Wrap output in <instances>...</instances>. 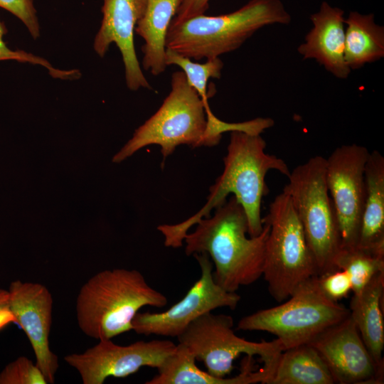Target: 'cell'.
<instances>
[{"label":"cell","mask_w":384,"mask_h":384,"mask_svg":"<svg viewBox=\"0 0 384 384\" xmlns=\"http://www.w3.org/2000/svg\"><path fill=\"white\" fill-rule=\"evenodd\" d=\"M181 0H146L144 14L139 19L135 33L141 36L142 66L157 76L166 70V38L172 18Z\"/></svg>","instance_id":"20"},{"label":"cell","mask_w":384,"mask_h":384,"mask_svg":"<svg viewBox=\"0 0 384 384\" xmlns=\"http://www.w3.org/2000/svg\"><path fill=\"white\" fill-rule=\"evenodd\" d=\"M270 225L263 273L271 296L282 302L307 279L318 276L317 266L302 225L284 192L271 202L262 222Z\"/></svg>","instance_id":"7"},{"label":"cell","mask_w":384,"mask_h":384,"mask_svg":"<svg viewBox=\"0 0 384 384\" xmlns=\"http://www.w3.org/2000/svg\"><path fill=\"white\" fill-rule=\"evenodd\" d=\"M291 21L280 0H250L228 14H203L180 22L171 21L166 48L191 60L218 58L239 48L260 28L289 24Z\"/></svg>","instance_id":"4"},{"label":"cell","mask_w":384,"mask_h":384,"mask_svg":"<svg viewBox=\"0 0 384 384\" xmlns=\"http://www.w3.org/2000/svg\"><path fill=\"white\" fill-rule=\"evenodd\" d=\"M166 63L167 66L174 65L181 68L190 85L198 92L206 107L210 108L207 85L210 78L221 77L223 63L220 58L206 59L204 63H199L166 48Z\"/></svg>","instance_id":"24"},{"label":"cell","mask_w":384,"mask_h":384,"mask_svg":"<svg viewBox=\"0 0 384 384\" xmlns=\"http://www.w3.org/2000/svg\"><path fill=\"white\" fill-rule=\"evenodd\" d=\"M210 0H181L173 22H180L203 14L209 7Z\"/></svg>","instance_id":"29"},{"label":"cell","mask_w":384,"mask_h":384,"mask_svg":"<svg viewBox=\"0 0 384 384\" xmlns=\"http://www.w3.org/2000/svg\"><path fill=\"white\" fill-rule=\"evenodd\" d=\"M344 19L341 9L323 1L311 15L313 26L297 49L303 60L314 59L340 79L347 78L351 70L345 60Z\"/></svg>","instance_id":"16"},{"label":"cell","mask_w":384,"mask_h":384,"mask_svg":"<svg viewBox=\"0 0 384 384\" xmlns=\"http://www.w3.org/2000/svg\"><path fill=\"white\" fill-rule=\"evenodd\" d=\"M262 223L260 234L247 238L246 214L233 196L215 209L213 215L201 219L193 233L185 235V252L188 256L206 253L215 265L213 276L216 284L235 292L262 275L270 229L268 223Z\"/></svg>","instance_id":"2"},{"label":"cell","mask_w":384,"mask_h":384,"mask_svg":"<svg viewBox=\"0 0 384 384\" xmlns=\"http://www.w3.org/2000/svg\"><path fill=\"white\" fill-rule=\"evenodd\" d=\"M11 323H15V319L9 306L8 289L0 288V331Z\"/></svg>","instance_id":"30"},{"label":"cell","mask_w":384,"mask_h":384,"mask_svg":"<svg viewBox=\"0 0 384 384\" xmlns=\"http://www.w3.org/2000/svg\"><path fill=\"white\" fill-rule=\"evenodd\" d=\"M326 363L309 343L282 351L267 384H334Z\"/></svg>","instance_id":"21"},{"label":"cell","mask_w":384,"mask_h":384,"mask_svg":"<svg viewBox=\"0 0 384 384\" xmlns=\"http://www.w3.org/2000/svg\"><path fill=\"white\" fill-rule=\"evenodd\" d=\"M344 23L345 60L351 70L384 56V27L375 22L373 14L351 11Z\"/></svg>","instance_id":"22"},{"label":"cell","mask_w":384,"mask_h":384,"mask_svg":"<svg viewBox=\"0 0 384 384\" xmlns=\"http://www.w3.org/2000/svg\"><path fill=\"white\" fill-rule=\"evenodd\" d=\"M366 198L356 247L384 257V157L370 152L365 167Z\"/></svg>","instance_id":"18"},{"label":"cell","mask_w":384,"mask_h":384,"mask_svg":"<svg viewBox=\"0 0 384 384\" xmlns=\"http://www.w3.org/2000/svg\"><path fill=\"white\" fill-rule=\"evenodd\" d=\"M0 384H48L43 373L31 359L19 356L0 371Z\"/></svg>","instance_id":"26"},{"label":"cell","mask_w":384,"mask_h":384,"mask_svg":"<svg viewBox=\"0 0 384 384\" xmlns=\"http://www.w3.org/2000/svg\"><path fill=\"white\" fill-rule=\"evenodd\" d=\"M281 304L242 317L237 329L274 335L284 351L309 343L317 335L350 314L349 309L329 299L317 276L301 284Z\"/></svg>","instance_id":"8"},{"label":"cell","mask_w":384,"mask_h":384,"mask_svg":"<svg viewBox=\"0 0 384 384\" xmlns=\"http://www.w3.org/2000/svg\"><path fill=\"white\" fill-rule=\"evenodd\" d=\"M329 367L335 383H383L384 365L377 364L350 314L309 343Z\"/></svg>","instance_id":"13"},{"label":"cell","mask_w":384,"mask_h":384,"mask_svg":"<svg viewBox=\"0 0 384 384\" xmlns=\"http://www.w3.org/2000/svg\"><path fill=\"white\" fill-rule=\"evenodd\" d=\"M0 7L21 20L33 39L40 36V24L33 0H0Z\"/></svg>","instance_id":"27"},{"label":"cell","mask_w":384,"mask_h":384,"mask_svg":"<svg viewBox=\"0 0 384 384\" xmlns=\"http://www.w3.org/2000/svg\"><path fill=\"white\" fill-rule=\"evenodd\" d=\"M171 85V91L160 107L113 156L114 163H120L151 144L161 147L164 162L181 144L210 147L220 142L222 137L214 132L208 122L213 113L190 85L182 70L172 74Z\"/></svg>","instance_id":"5"},{"label":"cell","mask_w":384,"mask_h":384,"mask_svg":"<svg viewBox=\"0 0 384 384\" xmlns=\"http://www.w3.org/2000/svg\"><path fill=\"white\" fill-rule=\"evenodd\" d=\"M168 300L136 270L99 272L80 288L75 311L79 328L88 337L107 340L132 330V321L145 306L164 307Z\"/></svg>","instance_id":"3"},{"label":"cell","mask_w":384,"mask_h":384,"mask_svg":"<svg viewBox=\"0 0 384 384\" xmlns=\"http://www.w3.org/2000/svg\"><path fill=\"white\" fill-rule=\"evenodd\" d=\"M335 267L348 274L352 292L357 294L375 275L384 272V257L375 255L356 246L341 248L335 260Z\"/></svg>","instance_id":"23"},{"label":"cell","mask_w":384,"mask_h":384,"mask_svg":"<svg viewBox=\"0 0 384 384\" xmlns=\"http://www.w3.org/2000/svg\"><path fill=\"white\" fill-rule=\"evenodd\" d=\"M10 309L33 348L36 364L47 383L53 384L58 369V358L50 348L53 299L49 289L36 282L16 279L9 289Z\"/></svg>","instance_id":"14"},{"label":"cell","mask_w":384,"mask_h":384,"mask_svg":"<svg viewBox=\"0 0 384 384\" xmlns=\"http://www.w3.org/2000/svg\"><path fill=\"white\" fill-rule=\"evenodd\" d=\"M176 344L169 340L138 341L127 346L100 340L82 353L64 357L79 373L83 384H102L110 377L124 378L148 366L159 368Z\"/></svg>","instance_id":"12"},{"label":"cell","mask_w":384,"mask_h":384,"mask_svg":"<svg viewBox=\"0 0 384 384\" xmlns=\"http://www.w3.org/2000/svg\"><path fill=\"white\" fill-rule=\"evenodd\" d=\"M370 152L356 144L336 148L326 159V182L338 218L341 248L357 245L366 198L365 167Z\"/></svg>","instance_id":"11"},{"label":"cell","mask_w":384,"mask_h":384,"mask_svg":"<svg viewBox=\"0 0 384 384\" xmlns=\"http://www.w3.org/2000/svg\"><path fill=\"white\" fill-rule=\"evenodd\" d=\"M265 149L266 142L261 134L230 132L227 154L223 158V171L210 187L205 206L186 220L157 227L164 236L165 246H182L189 229L222 206L231 193L245 210L250 236L260 234L263 228L261 204L263 197L269 193L265 176L270 170H276L287 177L291 171L283 159L266 153Z\"/></svg>","instance_id":"1"},{"label":"cell","mask_w":384,"mask_h":384,"mask_svg":"<svg viewBox=\"0 0 384 384\" xmlns=\"http://www.w3.org/2000/svg\"><path fill=\"white\" fill-rule=\"evenodd\" d=\"M233 324L230 315L206 313L191 322L177 337L178 343L187 348L196 361L204 363L207 372L217 378L230 375L234 361L241 354L257 356L270 380L284 351L282 344L277 338L260 342L245 340L235 334Z\"/></svg>","instance_id":"9"},{"label":"cell","mask_w":384,"mask_h":384,"mask_svg":"<svg viewBox=\"0 0 384 384\" xmlns=\"http://www.w3.org/2000/svg\"><path fill=\"white\" fill-rule=\"evenodd\" d=\"M201 268V277L186 294L163 312H138L132 321V330L145 336L178 337L186 327L201 316L214 309L228 307L235 309L240 301L236 292L225 290L216 284L213 276V263L202 252L194 254Z\"/></svg>","instance_id":"10"},{"label":"cell","mask_w":384,"mask_h":384,"mask_svg":"<svg viewBox=\"0 0 384 384\" xmlns=\"http://www.w3.org/2000/svg\"><path fill=\"white\" fill-rule=\"evenodd\" d=\"M146 0H103L102 19L93 41V49L104 57L112 43L119 48L124 67L126 84L130 90L151 87L137 56L134 36Z\"/></svg>","instance_id":"15"},{"label":"cell","mask_w":384,"mask_h":384,"mask_svg":"<svg viewBox=\"0 0 384 384\" xmlns=\"http://www.w3.org/2000/svg\"><path fill=\"white\" fill-rule=\"evenodd\" d=\"M253 356H246L239 374L234 377L217 378L198 368L194 356L181 343L176 345L158 368V374L146 384H265L267 373L261 368L254 370Z\"/></svg>","instance_id":"17"},{"label":"cell","mask_w":384,"mask_h":384,"mask_svg":"<svg viewBox=\"0 0 384 384\" xmlns=\"http://www.w3.org/2000/svg\"><path fill=\"white\" fill-rule=\"evenodd\" d=\"M384 272L375 275L357 294H353L349 306L350 316L370 354L377 364H383Z\"/></svg>","instance_id":"19"},{"label":"cell","mask_w":384,"mask_h":384,"mask_svg":"<svg viewBox=\"0 0 384 384\" xmlns=\"http://www.w3.org/2000/svg\"><path fill=\"white\" fill-rule=\"evenodd\" d=\"M323 293L334 302L345 298L352 291V284L348 274L343 270H336L317 276Z\"/></svg>","instance_id":"28"},{"label":"cell","mask_w":384,"mask_h":384,"mask_svg":"<svg viewBox=\"0 0 384 384\" xmlns=\"http://www.w3.org/2000/svg\"><path fill=\"white\" fill-rule=\"evenodd\" d=\"M283 188L292 203L314 255L318 276L336 270L341 246L337 215L326 182V159L310 158L290 171Z\"/></svg>","instance_id":"6"},{"label":"cell","mask_w":384,"mask_h":384,"mask_svg":"<svg viewBox=\"0 0 384 384\" xmlns=\"http://www.w3.org/2000/svg\"><path fill=\"white\" fill-rule=\"evenodd\" d=\"M8 30L4 23L0 19V61L1 60H16L20 63H28L33 65H38L45 68L49 75L54 78L60 80H76L81 74L76 70H60L55 68L45 58L33 53H28L22 50H12L8 47L4 41V36Z\"/></svg>","instance_id":"25"}]
</instances>
